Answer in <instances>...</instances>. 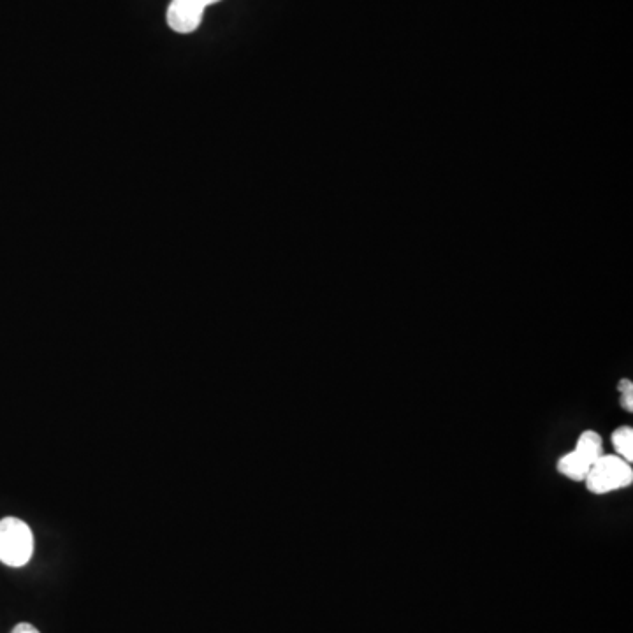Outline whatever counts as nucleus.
I'll return each mask as SVG.
<instances>
[{
    "label": "nucleus",
    "mask_w": 633,
    "mask_h": 633,
    "mask_svg": "<svg viewBox=\"0 0 633 633\" xmlns=\"http://www.w3.org/2000/svg\"><path fill=\"white\" fill-rule=\"evenodd\" d=\"M34 556V535L29 524L18 517L0 519V563L25 567Z\"/></svg>",
    "instance_id": "obj_1"
},
{
    "label": "nucleus",
    "mask_w": 633,
    "mask_h": 633,
    "mask_svg": "<svg viewBox=\"0 0 633 633\" xmlns=\"http://www.w3.org/2000/svg\"><path fill=\"white\" fill-rule=\"evenodd\" d=\"M586 486L595 495H607L628 488L633 482L632 465L619 456L602 454L586 475Z\"/></svg>",
    "instance_id": "obj_2"
},
{
    "label": "nucleus",
    "mask_w": 633,
    "mask_h": 633,
    "mask_svg": "<svg viewBox=\"0 0 633 633\" xmlns=\"http://www.w3.org/2000/svg\"><path fill=\"white\" fill-rule=\"evenodd\" d=\"M604 454L602 437L595 431H584L579 437V442L572 452L563 456L558 463V472L563 473L568 479L575 482H583L590 473L591 466L597 463V459Z\"/></svg>",
    "instance_id": "obj_3"
},
{
    "label": "nucleus",
    "mask_w": 633,
    "mask_h": 633,
    "mask_svg": "<svg viewBox=\"0 0 633 633\" xmlns=\"http://www.w3.org/2000/svg\"><path fill=\"white\" fill-rule=\"evenodd\" d=\"M220 0H173L169 4L168 23L178 34H190L203 22L204 9Z\"/></svg>",
    "instance_id": "obj_4"
},
{
    "label": "nucleus",
    "mask_w": 633,
    "mask_h": 633,
    "mask_svg": "<svg viewBox=\"0 0 633 633\" xmlns=\"http://www.w3.org/2000/svg\"><path fill=\"white\" fill-rule=\"evenodd\" d=\"M612 445L618 451L619 458L625 459L632 465L633 461V430L630 426H623L612 433Z\"/></svg>",
    "instance_id": "obj_5"
},
{
    "label": "nucleus",
    "mask_w": 633,
    "mask_h": 633,
    "mask_svg": "<svg viewBox=\"0 0 633 633\" xmlns=\"http://www.w3.org/2000/svg\"><path fill=\"white\" fill-rule=\"evenodd\" d=\"M619 391H621V403L623 408L632 412L633 410V384L630 380L623 379L619 384Z\"/></svg>",
    "instance_id": "obj_6"
},
{
    "label": "nucleus",
    "mask_w": 633,
    "mask_h": 633,
    "mask_svg": "<svg viewBox=\"0 0 633 633\" xmlns=\"http://www.w3.org/2000/svg\"><path fill=\"white\" fill-rule=\"evenodd\" d=\"M11 633H41L37 630L36 626L30 625V623H18V625L11 630Z\"/></svg>",
    "instance_id": "obj_7"
}]
</instances>
